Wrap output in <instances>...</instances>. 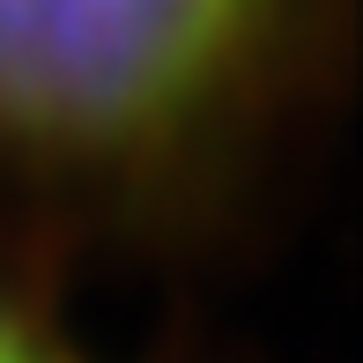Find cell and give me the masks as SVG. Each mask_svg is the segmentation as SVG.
Returning <instances> with one entry per match:
<instances>
[{
  "instance_id": "1",
  "label": "cell",
  "mask_w": 363,
  "mask_h": 363,
  "mask_svg": "<svg viewBox=\"0 0 363 363\" xmlns=\"http://www.w3.org/2000/svg\"><path fill=\"white\" fill-rule=\"evenodd\" d=\"M356 0H0V252L186 267L282 216L341 119Z\"/></svg>"
},
{
  "instance_id": "2",
  "label": "cell",
  "mask_w": 363,
  "mask_h": 363,
  "mask_svg": "<svg viewBox=\"0 0 363 363\" xmlns=\"http://www.w3.org/2000/svg\"><path fill=\"white\" fill-rule=\"evenodd\" d=\"M0 363H148L74 311L67 274L0 252Z\"/></svg>"
}]
</instances>
